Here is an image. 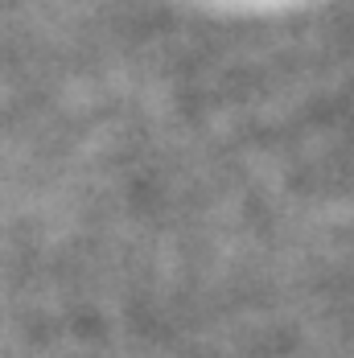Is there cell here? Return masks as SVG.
I'll list each match as a JSON object with an SVG mask.
<instances>
[]
</instances>
